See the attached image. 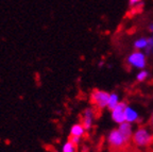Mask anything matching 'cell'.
Here are the masks:
<instances>
[{
  "label": "cell",
  "instance_id": "cell-1",
  "mask_svg": "<svg viewBox=\"0 0 153 152\" xmlns=\"http://www.w3.org/2000/svg\"><path fill=\"white\" fill-rule=\"evenodd\" d=\"M153 134L147 127H138L134 131L132 136V143L138 148H145L152 144Z\"/></svg>",
  "mask_w": 153,
  "mask_h": 152
},
{
  "label": "cell",
  "instance_id": "cell-2",
  "mask_svg": "<svg viewBox=\"0 0 153 152\" xmlns=\"http://www.w3.org/2000/svg\"><path fill=\"white\" fill-rule=\"evenodd\" d=\"M127 63L130 67L135 69H145L147 66V54L145 51L135 50L127 57Z\"/></svg>",
  "mask_w": 153,
  "mask_h": 152
},
{
  "label": "cell",
  "instance_id": "cell-3",
  "mask_svg": "<svg viewBox=\"0 0 153 152\" xmlns=\"http://www.w3.org/2000/svg\"><path fill=\"white\" fill-rule=\"evenodd\" d=\"M129 143L130 142L122 135L118 128L112 130L108 135V144L112 149L120 150L129 145Z\"/></svg>",
  "mask_w": 153,
  "mask_h": 152
},
{
  "label": "cell",
  "instance_id": "cell-4",
  "mask_svg": "<svg viewBox=\"0 0 153 152\" xmlns=\"http://www.w3.org/2000/svg\"><path fill=\"white\" fill-rule=\"evenodd\" d=\"M108 99H110V93L101 89H95L91 95V101L97 109L103 110L108 109Z\"/></svg>",
  "mask_w": 153,
  "mask_h": 152
},
{
  "label": "cell",
  "instance_id": "cell-5",
  "mask_svg": "<svg viewBox=\"0 0 153 152\" xmlns=\"http://www.w3.org/2000/svg\"><path fill=\"white\" fill-rule=\"evenodd\" d=\"M126 107H127V104L120 101L119 104L111 110V117L114 122L120 124L126 121Z\"/></svg>",
  "mask_w": 153,
  "mask_h": 152
},
{
  "label": "cell",
  "instance_id": "cell-6",
  "mask_svg": "<svg viewBox=\"0 0 153 152\" xmlns=\"http://www.w3.org/2000/svg\"><path fill=\"white\" fill-rule=\"evenodd\" d=\"M94 120H95V111L91 107H87L84 110L83 115H82V122L83 127L86 131L91 130L94 126Z\"/></svg>",
  "mask_w": 153,
  "mask_h": 152
},
{
  "label": "cell",
  "instance_id": "cell-7",
  "mask_svg": "<svg viewBox=\"0 0 153 152\" xmlns=\"http://www.w3.org/2000/svg\"><path fill=\"white\" fill-rule=\"evenodd\" d=\"M118 130L121 132V134L127 138L129 142H132V136H133V127H132V124L128 122V121H124L122 124H118Z\"/></svg>",
  "mask_w": 153,
  "mask_h": 152
},
{
  "label": "cell",
  "instance_id": "cell-8",
  "mask_svg": "<svg viewBox=\"0 0 153 152\" xmlns=\"http://www.w3.org/2000/svg\"><path fill=\"white\" fill-rule=\"evenodd\" d=\"M139 119H140V116L136 110L130 105H127V107H126V121H128L130 124H134V122H138Z\"/></svg>",
  "mask_w": 153,
  "mask_h": 152
},
{
  "label": "cell",
  "instance_id": "cell-9",
  "mask_svg": "<svg viewBox=\"0 0 153 152\" xmlns=\"http://www.w3.org/2000/svg\"><path fill=\"white\" fill-rule=\"evenodd\" d=\"M133 46L135 50H140V51H146L149 47V37H138L134 40Z\"/></svg>",
  "mask_w": 153,
  "mask_h": 152
},
{
  "label": "cell",
  "instance_id": "cell-10",
  "mask_svg": "<svg viewBox=\"0 0 153 152\" xmlns=\"http://www.w3.org/2000/svg\"><path fill=\"white\" fill-rule=\"evenodd\" d=\"M85 128L82 124H76L70 128V136H76V137H81L85 134Z\"/></svg>",
  "mask_w": 153,
  "mask_h": 152
},
{
  "label": "cell",
  "instance_id": "cell-11",
  "mask_svg": "<svg viewBox=\"0 0 153 152\" xmlns=\"http://www.w3.org/2000/svg\"><path fill=\"white\" fill-rule=\"evenodd\" d=\"M128 4L131 11L135 13L140 12L143 7V0H128Z\"/></svg>",
  "mask_w": 153,
  "mask_h": 152
},
{
  "label": "cell",
  "instance_id": "cell-12",
  "mask_svg": "<svg viewBox=\"0 0 153 152\" xmlns=\"http://www.w3.org/2000/svg\"><path fill=\"white\" fill-rule=\"evenodd\" d=\"M120 103V99H119V96L118 94L116 93H111L110 94V99H108V109L112 110L114 109L116 105H118Z\"/></svg>",
  "mask_w": 153,
  "mask_h": 152
},
{
  "label": "cell",
  "instance_id": "cell-13",
  "mask_svg": "<svg viewBox=\"0 0 153 152\" xmlns=\"http://www.w3.org/2000/svg\"><path fill=\"white\" fill-rule=\"evenodd\" d=\"M76 145H74L71 140H67L66 143L63 145L62 152H76Z\"/></svg>",
  "mask_w": 153,
  "mask_h": 152
},
{
  "label": "cell",
  "instance_id": "cell-14",
  "mask_svg": "<svg viewBox=\"0 0 153 152\" xmlns=\"http://www.w3.org/2000/svg\"><path fill=\"white\" fill-rule=\"evenodd\" d=\"M149 78V72L146 69H140L136 75V80L138 82H145Z\"/></svg>",
  "mask_w": 153,
  "mask_h": 152
},
{
  "label": "cell",
  "instance_id": "cell-15",
  "mask_svg": "<svg viewBox=\"0 0 153 152\" xmlns=\"http://www.w3.org/2000/svg\"><path fill=\"white\" fill-rule=\"evenodd\" d=\"M70 140H71L72 143L74 144V145H79L80 144V142H81V137H76V136H70V138H69Z\"/></svg>",
  "mask_w": 153,
  "mask_h": 152
},
{
  "label": "cell",
  "instance_id": "cell-16",
  "mask_svg": "<svg viewBox=\"0 0 153 152\" xmlns=\"http://www.w3.org/2000/svg\"><path fill=\"white\" fill-rule=\"evenodd\" d=\"M148 31L150 32V34H153V22H150L148 25Z\"/></svg>",
  "mask_w": 153,
  "mask_h": 152
},
{
  "label": "cell",
  "instance_id": "cell-17",
  "mask_svg": "<svg viewBox=\"0 0 153 152\" xmlns=\"http://www.w3.org/2000/svg\"><path fill=\"white\" fill-rule=\"evenodd\" d=\"M150 124H151V126L153 127V113H152V115H151V118H150Z\"/></svg>",
  "mask_w": 153,
  "mask_h": 152
}]
</instances>
